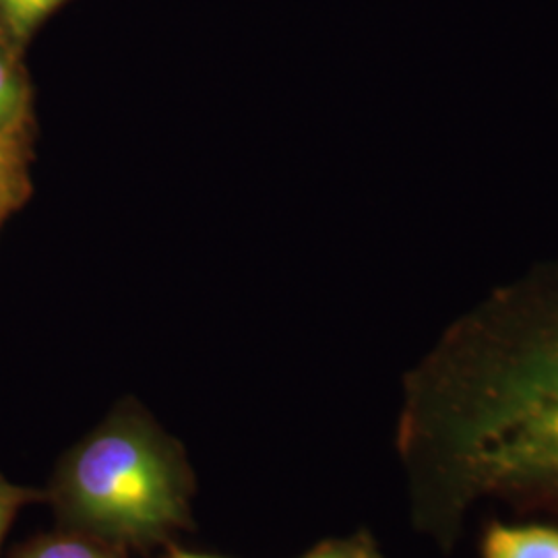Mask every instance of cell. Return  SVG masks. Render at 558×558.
I'll list each match as a JSON object with an SVG mask.
<instances>
[{
    "mask_svg": "<svg viewBox=\"0 0 558 558\" xmlns=\"http://www.w3.org/2000/svg\"><path fill=\"white\" fill-rule=\"evenodd\" d=\"M396 440L410 521L440 550L488 502L558 519V260L442 331L405 377Z\"/></svg>",
    "mask_w": 558,
    "mask_h": 558,
    "instance_id": "1",
    "label": "cell"
},
{
    "mask_svg": "<svg viewBox=\"0 0 558 558\" xmlns=\"http://www.w3.org/2000/svg\"><path fill=\"white\" fill-rule=\"evenodd\" d=\"M193 472L140 410H117L71 447L46 488L59 527L145 550L191 523Z\"/></svg>",
    "mask_w": 558,
    "mask_h": 558,
    "instance_id": "2",
    "label": "cell"
},
{
    "mask_svg": "<svg viewBox=\"0 0 558 558\" xmlns=\"http://www.w3.org/2000/svg\"><path fill=\"white\" fill-rule=\"evenodd\" d=\"M482 558H558V527L493 521L482 538Z\"/></svg>",
    "mask_w": 558,
    "mask_h": 558,
    "instance_id": "3",
    "label": "cell"
},
{
    "mask_svg": "<svg viewBox=\"0 0 558 558\" xmlns=\"http://www.w3.org/2000/svg\"><path fill=\"white\" fill-rule=\"evenodd\" d=\"M9 558H131V550L83 532L57 527L20 544Z\"/></svg>",
    "mask_w": 558,
    "mask_h": 558,
    "instance_id": "4",
    "label": "cell"
},
{
    "mask_svg": "<svg viewBox=\"0 0 558 558\" xmlns=\"http://www.w3.org/2000/svg\"><path fill=\"white\" fill-rule=\"evenodd\" d=\"M25 154L17 129L0 133V221L25 193Z\"/></svg>",
    "mask_w": 558,
    "mask_h": 558,
    "instance_id": "5",
    "label": "cell"
},
{
    "mask_svg": "<svg viewBox=\"0 0 558 558\" xmlns=\"http://www.w3.org/2000/svg\"><path fill=\"white\" fill-rule=\"evenodd\" d=\"M64 0H0V25L13 44H25Z\"/></svg>",
    "mask_w": 558,
    "mask_h": 558,
    "instance_id": "6",
    "label": "cell"
},
{
    "mask_svg": "<svg viewBox=\"0 0 558 558\" xmlns=\"http://www.w3.org/2000/svg\"><path fill=\"white\" fill-rule=\"evenodd\" d=\"M25 108V87L20 69L11 59L7 44L0 41V133L20 129Z\"/></svg>",
    "mask_w": 558,
    "mask_h": 558,
    "instance_id": "7",
    "label": "cell"
},
{
    "mask_svg": "<svg viewBox=\"0 0 558 558\" xmlns=\"http://www.w3.org/2000/svg\"><path fill=\"white\" fill-rule=\"evenodd\" d=\"M41 500H46V490L21 486L0 474V546L4 536L9 534L13 521L20 515L21 509Z\"/></svg>",
    "mask_w": 558,
    "mask_h": 558,
    "instance_id": "8",
    "label": "cell"
},
{
    "mask_svg": "<svg viewBox=\"0 0 558 558\" xmlns=\"http://www.w3.org/2000/svg\"><path fill=\"white\" fill-rule=\"evenodd\" d=\"M373 548L366 542L359 539H350V542H327L320 544L317 550H313L311 555L302 558H371L373 557Z\"/></svg>",
    "mask_w": 558,
    "mask_h": 558,
    "instance_id": "9",
    "label": "cell"
},
{
    "mask_svg": "<svg viewBox=\"0 0 558 558\" xmlns=\"http://www.w3.org/2000/svg\"><path fill=\"white\" fill-rule=\"evenodd\" d=\"M170 558H216V557H203V555H195V553H186V550H180V548H170Z\"/></svg>",
    "mask_w": 558,
    "mask_h": 558,
    "instance_id": "10",
    "label": "cell"
},
{
    "mask_svg": "<svg viewBox=\"0 0 558 558\" xmlns=\"http://www.w3.org/2000/svg\"><path fill=\"white\" fill-rule=\"evenodd\" d=\"M371 558H380V557H377V553H373V557Z\"/></svg>",
    "mask_w": 558,
    "mask_h": 558,
    "instance_id": "11",
    "label": "cell"
}]
</instances>
